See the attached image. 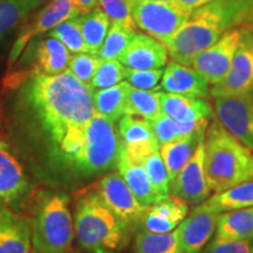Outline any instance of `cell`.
Returning a JSON list of instances; mask_svg holds the SVG:
<instances>
[{
  "label": "cell",
  "mask_w": 253,
  "mask_h": 253,
  "mask_svg": "<svg viewBox=\"0 0 253 253\" xmlns=\"http://www.w3.org/2000/svg\"><path fill=\"white\" fill-rule=\"evenodd\" d=\"M7 110L0 131L19 160L43 181L77 179L75 167L88 123L93 90L71 72L17 73L5 84Z\"/></svg>",
  "instance_id": "obj_1"
},
{
  "label": "cell",
  "mask_w": 253,
  "mask_h": 253,
  "mask_svg": "<svg viewBox=\"0 0 253 253\" xmlns=\"http://www.w3.org/2000/svg\"><path fill=\"white\" fill-rule=\"evenodd\" d=\"M253 27V0H213L195 9L166 47L172 61L191 66L227 31Z\"/></svg>",
  "instance_id": "obj_2"
},
{
  "label": "cell",
  "mask_w": 253,
  "mask_h": 253,
  "mask_svg": "<svg viewBox=\"0 0 253 253\" xmlns=\"http://www.w3.org/2000/svg\"><path fill=\"white\" fill-rule=\"evenodd\" d=\"M75 239L88 253H121L131 239L134 227L107 208L93 190L77 198L74 212Z\"/></svg>",
  "instance_id": "obj_3"
},
{
  "label": "cell",
  "mask_w": 253,
  "mask_h": 253,
  "mask_svg": "<svg viewBox=\"0 0 253 253\" xmlns=\"http://www.w3.org/2000/svg\"><path fill=\"white\" fill-rule=\"evenodd\" d=\"M204 167L209 186L217 194L253 179V151L213 122L205 132Z\"/></svg>",
  "instance_id": "obj_4"
},
{
  "label": "cell",
  "mask_w": 253,
  "mask_h": 253,
  "mask_svg": "<svg viewBox=\"0 0 253 253\" xmlns=\"http://www.w3.org/2000/svg\"><path fill=\"white\" fill-rule=\"evenodd\" d=\"M75 239L69 198L53 194L41 201L32 219V249L34 253H73Z\"/></svg>",
  "instance_id": "obj_5"
},
{
  "label": "cell",
  "mask_w": 253,
  "mask_h": 253,
  "mask_svg": "<svg viewBox=\"0 0 253 253\" xmlns=\"http://www.w3.org/2000/svg\"><path fill=\"white\" fill-rule=\"evenodd\" d=\"M120 153L121 140L115 122L95 112L75 167L77 179L90 178L116 168Z\"/></svg>",
  "instance_id": "obj_6"
},
{
  "label": "cell",
  "mask_w": 253,
  "mask_h": 253,
  "mask_svg": "<svg viewBox=\"0 0 253 253\" xmlns=\"http://www.w3.org/2000/svg\"><path fill=\"white\" fill-rule=\"evenodd\" d=\"M126 2L136 27L164 46L185 24L190 15L169 2L151 0H126Z\"/></svg>",
  "instance_id": "obj_7"
},
{
  "label": "cell",
  "mask_w": 253,
  "mask_h": 253,
  "mask_svg": "<svg viewBox=\"0 0 253 253\" xmlns=\"http://www.w3.org/2000/svg\"><path fill=\"white\" fill-rule=\"evenodd\" d=\"M33 184L6 138L0 134V210L19 207L30 197Z\"/></svg>",
  "instance_id": "obj_8"
},
{
  "label": "cell",
  "mask_w": 253,
  "mask_h": 253,
  "mask_svg": "<svg viewBox=\"0 0 253 253\" xmlns=\"http://www.w3.org/2000/svg\"><path fill=\"white\" fill-rule=\"evenodd\" d=\"M214 112L217 122L253 151V89L214 97Z\"/></svg>",
  "instance_id": "obj_9"
},
{
  "label": "cell",
  "mask_w": 253,
  "mask_h": 253,
  "mask_svg": "<svg viewBox=\"0 0 253 253\" xmlns=\"http://www.w3.org/2000/svg\"><path fill=\"white\" fill-rule=\"evenodd\" d=\"M253 89V27H243V36L225 78L210 89L213 97L245 94Z\"/></svg>",
  "instance_id": "obj_10"
},
{
  "label": "cell",
  "mask_w": 253,
  "mask_h": 253,
  "mask_svg": "<svg viewBox=\"0 0 253 253\" xmlns=\"http://www.w3.org/2000/svg\"><path fill=\"white\" fill-rule=\"evenodd\" d=\"M95 191L116 216L134 227L140 225L148 207L141 204L119 172L106 173L94 186Z\"/></svg>",
  "instance_id": "obj_11"
},
{
  "label": "cell",
  "mask_w": 253,
  "mask_h": 253,
  "mask_svg": "<svg viewBox=\"0 0 253 253\" xmlns=\"http://www.w3.org/2000/svg\"><path fill=\"white\" fill-rule=\"evenodd\" d=\"M80 15V12L74 5L73 0H50L45 7L37 13L33 20L24 26L17 39H15L11 52H9V66L17 61L26 46L34 38L52 31L59 24Z\"/></svg>",
  "instance_id": "obj_12"
},
{
  "label": "cell",
  "mask_w": 253,
  "mask_h": 253,
  "mask_svg": "<svg viewBox=\"0 0 253 253\" xmlns=\"http://www.w3.org/2000/svg\"><path fill=\"white\" fill-rule=\"evenodd\" d=\"M243 36V27L227 31L212 46L203 50L192 61V68L208 81L209 84H219L229 72L231 62Z\"/></svg>",
  "instance_id": "obj_13"
},
{
  "label": "cell",
  "mask_w": 253,
  "mask_h": 253,
  "mask_svg": "<svg viewBox=\"0 0 253 253\" xmlns=\"http://www.w3.org/2000/svg\"><path fill=\"white\" fill-rule=\"evenodd\" d=\"M204 167V140L199 143L194 156L173 179L170 195L188 204H201L210 196Z\"/></svg>",
  "instance_id": "obj_14"
},
{
  "label": "cell",
  "mask_w": 253,
  "mask_h": 253,
  "mask_svg": "<svg viewBox=\"0 0 253 253\" xmlns=\"http://www.w3.org/2000/svg\"><path fill=\"white\" fill-rule=\"evenodd\" d=\"M219 212L201 203L177 227L184 253H201L217 230Z\"/></svg>",
  "instance_id": "obj_15"
},
{
  "label": "cell",
  "mask_w": 253,
  "mask_h": 253,
  "mask_svg": "<svg viewBox=\"0 0 253 253\" xmlns=\"http://www.w3.org/2000/svg\"><path fill=\"white\" fill-rule=\"evenodd\" d=\"M118 130L123 150L132 162L141 164L145 157L160 150V144L148 120L123 115L119 121Z\"/></svg>",
  "instance_id": "obj_16"
},
{
  "label": "cell",
  "mask_w": 253,
  "mask_h": 253,
  "mask_svg": "<svg viewBox=\"0 0 253 253\" xmlns=\"http://www.w3.org/2000/svg\"><path fill=\"white\" fill-rule=\"evenodd\" d=\"M167 47L153 37L135 33L119 61L126 68L160 69L168 63Z\"/></svg>",
  "instance_id": "obj_17"
},
{
  "label": "cell",
  "mask_w": 253,
  "mask_h": 253,
  "mask_svg": "<svg viewBox=\"0 0 253 253\" xmlns=\"http://www.w3.org/2000/svg\"><path fill=\"white\" fill-rule=\"evenodd\" d=\"M189 212V204L169 196L148 207L141 219V230L151 233L171 232L179 226Z\"/></svg>",
  "instance_id": "obj_18"
},
{
  "label": "cell",
  "mask_w": 253,
  "mask_h": 253,
  "mask_svg": "<svg viewBox=\"0 0 253 253\" xmlns=\"http://www.w3.org/2000/svg\"><path fill=\"white\" fill-rule=\"evenodd\" d=\"M32 219L11 209L0 210V253L32 252Z\"/></svg>",
  "instance_id": "obj_19"
},
{
  "label": "cell",
  "mask_w": 253,
  "mask_h": 253,
  "mask_svg": "<svg viewBox=\"0 0 253 253\" xmlns=\"http://www.w3.org/2000/svg\"><path fill=\"white\" fill-rule=\"evenodd\" d=\"M161 88L167 93L199 99H207L210 94L208 81L196 69L172 60L164 69Z\"/></svg>",
  "instance_id": "obj_20"
},
{
  "label": "cell",
  "mask_w": 253,
  "mask_h": 253,
  "mask_svg": "<svg viewBox=\"0 0 253 253\" xmlns=\"http://www.w3.org/2000/svg\"><path fill=\"white\" fill-rule=\"evenodd\" d=\"M161 110L164 115L178 122L211 120L213 110L204 99L160 91Z\"/></svg>",
  "instance_id": "obj_21"
},
{
  "label": "cell",
  "mask_w": 253,
  "mask_h": 253,
  "mask_svg": "<svg viewBox=\"0 0 253 253\" xmlns=\"http://www.w3.org/2000/svg\"><path fill=\"white\" fill-rule=\"evenodd\" d=\"M118 171L123 177L129 189L137 198V201L145 207H150L158 201H161V196L157 194L154 188L149 176L140 163H135L126 157L121 144V153L118 161Z\"/></svg>",
  "instance_id": "obj_22"
},
{
  "label": "cell",
  "mask_w": 253,
  "mask_h": 253,
  "mask_svg": "<svg viewBox=\"0 0 253 253\" xmlns=\"http://www.w3.org/2000/svg\"><path fill=\"white\" fill-rule=\"evenodd\" d=\"M205 132L207 131L195 132L170 143L160 145V154L166 163L170 184H172L176 176L189 162L190 158L194 156L199 143L204 140Z\"/></svg>",
  "instance_id": "obj_23"
},
{
  "label": "cell",
  "mask_w": 253,
  "mask_h": 253,
  "mask_svg": "<svg viewBox=\"0 0 253 253\" xmlns=\"http://www.w3.org/2000/svg\"><path fill=\"white\" fill-rule=\"evenodd\" d=\"M71 56V52L61 41L52 37L42 39L38 45L36 65L31 71L47 75L60 74L68 69Z\"/></svg>",
  "instance_id": "obj_24"
},
{
  "label": "cell",
  "mask_w": 253,
  "mask_h": 253,
  "mask_svg": "<svg viewBox=\"0 0 253 253\" xmlns=\"http://www.w3.org/2000/svg\"><path fill=\"white\" fill-rule=\"evenodd\" d=\"M216 231L219 239L253 242V207L220 213Z\"/></svg>",
  "instance_id": "obj_25"
},
{
  "label": "cell",
  "mask_w": 253,
  "mask_h": 253,
  "mask_svg": "<svg viewBox=\"0 0 253 253\" xmlns=\"http://www.w3.org/2000/svg\"><path fill=\"white\" fill-rule=\"evenodd\" d=\"M130 89V84L126 81H122L113 87L94 90L93 102L95 112L113 122L120 121V119L125 115L126 97Z\"/></svg>",
  "instance_id": "obj_26"
},
{
  "label": "cell",
  "mask_w": 253,
  "mask_h": 253,
  "mask_svg": "<svg viewBox=\"0 0 253 253\" xmlns=\"http://www.w3.org/2000/svg\"><path fill=\"white\" fill-rule=\"evenodd\" d=\"M153 128L154 135L158 144L163 145L170 142L179 140L185 136L192 135L195 132L207 131L209 126V120L192 122H178L169 116L161 114L158 118L149 121Z\"/></svg>",
  "instance_id": "obj_27"
},
{
  "label": "cell",
  "mask_w": 253,
  "mask_h": 253,
  "mask_svg": "<svg viewBox=\"0 0 253 253\" xmlns=\"http://www.w3.org/2000/svg\"><path fill=\"white\" fill-rule=\"evenodd\" d=\"M204 203L219 213L253 207V179L217 192Z\"/></svg>",
  "instance_id": "obj_28"
},
{
  "label": "cell",
  "mask_w": 253,
  "mask_h": 253,
  "mask_svg": "<svg viewBox=\"0 0 253 253\" xmlns=\"http://www.w3.org/2000/svg\"><path fill=\"white\" fill-rule=\"evenodd\" d=\"M77 18L79 25H80L82 36H84V41L89 48V53L97 55L109 31L110 19L100 8L78 15Z\"/></svg>",
  "instance_id": "obj_29"
},
{
  "label": "cell",
  "mask_w": 253,
  "mask_h": 253,
  "mask_svg": "<svg viewBox=\"0 0 253 253\" xmlns=\"http://www.w3.org/2000/svg\"><path fill=\"white\" fill-rule=\"evenodd\" d=\"M134 253H184L178 238V231L151 233L140 230L135 237Z\"/></svg>",
  "instance_id": "obj_30"
},
{
  "label": "cell",
  "mask_w": 253,
  "mask_h": 253,
  "mask_svg": "<svg viewBox=\"0 0 253 253\" xmlns=\"http://www.w3.org/2000/svg\"><path fill=\"white\" fill-rule=\"evenodd\" d=\"M162 114L161 110L160 91L142 90L131 87L126 97L125 115L138 116L148 121H153Z\"/></svg>",
  "instance_id": "obj_31"
},
{
  "label": "cell",
  "mask_w": 253,
  "mask_h": 253,
  "mask_svg": "<svg viewBox=\"0 0 253 253\" xmlns=\"http://www.w3.org/2000/svg\"><path fill=\"white\" fill-rule=\"evenodd\" d=\"M135 33L136 31L134 30H130L121 24L113 23L97 53V56L102 60H119Z\"/></svg>",
  "instance_id": "obj_32"
},
{
  "label": "cell",
  "mask_w": 253,
  "mask_h": 253,
  "mask_svg": "<svg viewBox=\"0 0 253 253\" xmlns=\"http://www.w3.org/2000/svg\"><path fill=\"white\" fill-rule=\"evenodd\" d=\"M49 37L55 38L67 47L71 53H89L84 38L79 25L78 18H71L59 24L58 26L49 31Z\"/></svg>",
  "instance_id": "obj_33"
},
{
  "label": "cell",
  "mask_w": 253,
  "mask_h": 253,
  "mask_svg": "<svg viewBox=\"0 0 253 253\" xmlns=\"http://www.w3.org/2000/svg\"><path fill=\"white\" fill-rule=\"evenodd\" d=\"M141 164L147 171L154 188L156 189L157 194L161 196V198L163 199L169 197L171 184H170L169 173H168L166 163H164L163 158L161 156L160 150L155 151L148 157H145Z\"/></svg>",
  "instance_id": "obj_34"
},
{
  "label": "cell",
  "mask_w": 253,
  "mask_h": 253,
  "mask_svg": "<svg viewBox=\"0 0 253 253\" xmlns=\"http://www.w3.org/2000/svg\"><path fill=\"white\" fill-rule=\"evenodd\" d=\"M101 62H102V59H100L96 54L77 53V54L71 56L68 71L84 86L89 87L91 89V81H93L95 73H96Z\"/></svg>",
  "instance_id": "obj_35"
},
{
  "label": "cell",
  "mask_w": 253,
  "mask_h": 253,
  "mask_svg": "<svg viewBox=\"0 0 253 253\" xmlns=\"http://www.w3.org/2000/svg\"><path fill=\"white\" fill-rule=\"evenodd\" d=\"M126 66L119 60H102L91 81V89L113 87L126 79Z\"/></svg>",
  "instance_id": "obj_36"
},
{
  "label": "cell",
  "mask_w": 253,
  "mask_h": 253,
  "mask_svg": "<svg viewBox=\"0 0 253 253\" xmlns=\"http://www.w3.org/2000/svg\"><path fill=\"white\" fill-rule=\"evenodd\" d=\"M26 15L20 0H0V40Z\"/></svg>",
  "instance_id": "obj_37"
},
{
  "label": "cell",
  "mask_w": 253,
  "mask_h": 253,
  "mask_svg": "<svg viewBox=\"0 0 253 253\" xmlns=\"http://www.w3.org/2000/svg\"><path fill=\"white\" fill-rule=\"evenodd\" d=\"M163 69H132L126 68L125 80L136 89L155 90L162 80Z\"/></svg>",
  "instance_id": "obj_38"
},
{
  "label": "cell",
  "mask_w": 253,
  "mask_h": 253,
  "mask_svg": "<svg viewBox=\"0 0 253 253\" xmlns=\"http://www.w3.org/2000/svg\"><path fill=\"white\" fill-rule=\"evenodd\" d=\"M102 11L108 15L113 23L121 24L123 26L136 31V25L131 17L126 0H97Z\"/></svg>",
  "instance_id": "obj_39"
},
{
  "label": "cell",
  "mask_w": 253,
  "mask_h": 253,
  "mask_svg": "<svg viewBox=\"0 0 253 253\" xmlns=\"http://www.w3.org/2000/svg\"><path fill=\"white\" fill-rule=\"evenodd\" d=\"M250 240H225L214 237L201 253H251Z\"/></svg>",
  "instance_id": "obj_40"
},
{
  "label": "cell",
  "mask_w": 253,
  "mask_h": 253,
  "mask_svg": "<svg viewBox=\"0 0 253 253\" xmlns=\"http://www.w3.org/2000/svg\"><path fill=\"white\" fill-rule=\"evenodd\" d=\"M211 1H213V0H172L171 5L178 8L179 11L191 14L195 9L202 7V6L207 5Z\"/></svg>",
  "instance_id": "obj_41"
},
{
  "label": "cell",
  "mask_w": 253,
  "mask_h": 253,
  "mask_svg": "<svg viewBox=\"0 0 253 253\" xmlns=\"http://www.w3.org/2000/svg\"><path fill=\"white\" fill-rule=\"evenodd\" d=\"M74 5L80 12V14L88 13L93 9L99 8V1L97 0H73Z\"/></svg>",
  "instance_id": "obj_42"
},
{
  "label": "cell",
  "mask_w": 253,
  "mask_h": 253,
  "mask_svg": "<svg viewBox=\"0 0 253 253\" xmlns=\"http://www.w3.org/2000/svg\"><path fill=\"white\" fill-rule=\"evenodd\" d=\"M21 4H23L25 11H26V13L28 14L30 12L34 11V9L39 8L40 6L47 4V2H49L50 0H20Z\"/></svg>",
  "instance_id": "obj_43"
},
{
  "label": "cell",
  "mask_w": 253,
  "mask_h": 253,
  "mask_svg": "<svg viewBox=\"0 0 253 253\" xmlns=\"http://www.w3.org/2000/svg\"><path fill=\"white\" fill-rule=\"evenodd\" d=\"M151 1H164V2H169V4H171L172 0H151Z\"/></svg>",
  "instance_id": "obj_44"
},
{
  "label": "cell",
  "mask_w": 253,
  "mask_h": 253,
  "mask_svg": "<svg viewBox=\"0 0 253 253\" xmlns=\"http://www.w3.org/2000/svg\"><path fill=\"white\" fill-rule=\"evenodd\" d=\"M251 253H253V246H252V249H251Z\"/></svg>",
  "instance_id": "obj_45"
},
{
  "label": "cell",
  "mask_w": 253,
  "mask_h": 253,
  "mask_svg": "<svg viewBox=\"0 0 253 253\" xmlns=\"http://www.w3.org/2000/svg\"><path fill=\"white\" fill-rule=\"evenodd\" d=\"M73 253H74V252H73Z\"/></svg>",
  "instance_id": "obj_46"
}]
</instances>
